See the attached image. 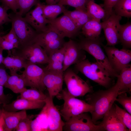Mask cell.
Here are the masks:
<instances>
[{
  "instance_id": "1",
  "label": "cell",
  "mask_w": 131,
  "mask_h": 131,
  "mask_svg": "<svg viewBox=\"0 0 131 131\" xmlns=\"http://www.w3.org/2000/svg\"><path fill=\"white\" fill-rule=\"evenodd\" d=\"M120 88L119 84L117 82L114 85L107 90L93 92L86 96L87 102L94 108L93 110L90 112L94 123L96 124L97 121L103 118L111 107L116 101Z\"/></svg>"
},
{
  "instance_id": "28",
  "label": "cell",
  "mask_w": 131,
  "mask_h": 131,
  "mask_svg": "<svg viewBox=\"0 0 131 131\" xmlns=\"http://www.w3.org/2000/svg\"><path fill=\"white\" fill-rule=\"evenodd\" d=\"M4 86L16 93H20L26 89L23 80L17 74L9 75Z\"/></svg>"
},
{
  "instance_id": "40",
  "label": "cell",
  "mask_w": 131,
  "mask_h": 131,
  "mask_svg": "<svg viewBox=\"0 0 131 131\" xmlns=\"http://www.w3.org/2000/svg\"><path fill=\"white\" fill-rule=\"evenodd\" d=\"M8 9L0 5V26L4 24L11 22L9 15L7 13Z\"/></svg>"
},
{
  "instance_id": "48",
  "label": "cell",
  "mask_w": 131,
  "mask_h": 131,
  "mask_svg": "<svg viewBox=\"0 0 131 131\" xmlns=\"http://www.w3.org/2000/svg\"><path fill=\"white\" fill-rule=\"evenodd\" d=\"M1 104H2V103L1 102H0V105ZM2 112V109H1V110L0 109V115L1 114V113Z\"/></svg>"
},
{
  "instance_id": "4",
  "label": "cell",
  "mask_w": 131,
  "mask_h": 131,
  "mask_svg": "<svg viewBox=\"0 0 131 131\" xmlns=\"http://www.w3.org/2000/svg\"><path fill=\"white\" fill-rule=\"evenodd\" d=\"M80 48L92 55L96 62L108 73L112 78L117 77L118 75L111 66L107 57L101 47L99 38L82 39L78 43Z\"/></svg>"
},
{
  "instance_id": "11",
  "label": "cell",
  "mask_w": 131,
  "mask_h": 131,
  "mask_svg": "<svg viewBox=\"0 0 131 131\" xmlns=\"http://www.w3.org/2000/svg\"><path fill=\"white\" fill-rule=\"evenodd\" d=\"M20 75L23 80L25 86L36 89L43 91L46 87L43 79L45 71L37 65L28 63Z\"/></svg>"
},
{
  "instance_id": "45",
  "label": "cell",
  "mask_w": 131,
  "mask_h": 131,
  "mask_svg": "<svg viewBox=\"0 0 131 131\" xmlns=\"http://www.w3.org/2000/svg\"><path fill=\"white\" fill-rule=\"evenodd\" d=\"M5 122L2 112L0 115V131H4Z\"/></svg>"
},
{
  "instance_id": "34",
  "label": "cell",
  "mask_w": 131,
  "mask_h": 131,
  "mask_svg": "<svg viewBox=\"0 0 131 131\" xmlns=\"http://www.w3.org/2000/svg\"><path fill=\"white\" fill-rule=\"evenodd\" d=\"M115 105L116 113L123 123L128 129L129 131H131V114L126 111L125 109H122L116 104H115Z\"/></svg>"
},
{
  "instance_id": "8",
  "label": "cell",
  "mask_w": 131,
  "mask_h": 131,
  "mask_svg": "<svg viewBox=\"0 0 131 131\" xmlns=\"http://www.w3.org/2000/svg\"><path fill=\"white\" fill-rule=\"evenodd\" d=\"M14 54L23 58L27 63L37 64H48L49 56L39 45L33 43L18 49L11 50Z\"/></svg>"
},
{
  "instance_id": "14",
  "label": "cell",
  "mask_w": 131,
  "mask_h": 131,
  "mask_svg": "<svg viewBox=\"0 0 131 131\" xmlns=\"http://www.w3.org/2000/svg\"><path fill=\"white\" fill-rule=\"evenodd\" d=\"M36 5L34 9L28 12L23 17L37 33H40L47 30L49 20L43 14L42 4L39 1Z\"/></svg>"
},
{
  "instance_id": "38",
  "label": "cell",
  "mask_w": 131,
  "mask_h": 131,
  "mask_svg": "<svg viewBox=\"0 0 131 131\" xmlns=\"http://www.w3.org/2000/svg\"><path fill=\"white\" fill-rule=\"evenodd\" d=\"M2 37L12 44L15 47L16 49L19 47V43L18 38L13 28L11 27L9 32L7 34L2 35Z\"/></svg>"
},
{
  "instance_id": "49",
  "label": "cell",
  "mask_w": 131,
  "mask_h": 131,
  "mask_svg": "<svg viewBox=\"0 0 131 131\" xmlns=\"http://www.w3.org/2000/svg\"><path fill=\"white\" fill-rule=\"evenodd\" d=\"M2 33L1 32L0 33V36L1 35H2Z\"/></svg>"
},
{
  "instance_id": "7",
  "label": "cell",
  "mask_w": 131,
  "mask_h": 131,
  "mask_svg": "<svg viewBox=\"0 0 131 131\" xmlns=\"http://www.w3.org/2000/svg\"><path fill=\"white\" fill-rule=\"evenodd\" d=\"M63 79L68 92L75 97L82 96L93 92V87L72 69L68 68L64 72Z\"/></svg>"
},
{
  "instance_id": "3",
  "label": "cell",
  "mask_w": 131,
  "mask_h": 131,
  "mask_svg": "<svg viewBox=\"0 0 131 131\" xmlns=\"http://www.w3.org/2000/svg\"><path fill=\"white\" fill-rule=\"evenodd\" d=\"M57 96L64 100V103L60 112L66 121L72 117L84 113L90 112L93 110L92 106L72 96L66 89L63 90Z\"/></svg>"
},
{
  "instance_id": "16",
  "label": "cell",
  "mask_w": 131,
  "mask_h": 131,
  "mask_svg": "<svg viewBox=\"0 0 131 131\" xmlns=\"http://www.w3.org/2000/svg\"><path fill=\"white\" fill-rule=\"evenodd\" d=\"M44 70L43 82L47 89L49 96L53 99L55 96H58L63 90V74Z\"/></svg>"
},
{
  "instance_id": "37",
  "label": "cell",
  "mask_w": 131,
  "mask_h": 131,
  "mask_svg": "<svg viewBox=\"0 0 131 131\" xmlns=\"http://www.w3.org/2000/svg\"><path fill=\"white\" fill-rule=\"evenodd\" d=\"M33 115L28 116L22 120L14 130L16 131H32L31 124Z\"/></svg>"
},
{
  "instance_id": "6",
  "label": "cell",
  "mask_w": 131,
  "mask_h": 131,
  "mask_svg": "<svg viewBox=\"0 0 131 131\" xmlns=\"http://www.w3.org/2000/svg\"><path fill=\"white\" fill-rule=\"evenodd\" d=\"M9 15L12 27L19 41L18 48L32 44L38 33L25 21L23 16L15 13Z\"/></svg>"
},
{
  "instance_id": "15",
  "label": "cell",
  "mask_w": 131,
  "mask_h": 131,
  "mask_svg": "<svg viewBox=\"0 0 131 131\" xmlns=\"http://www.w3.org/2000/svg\"><path fill=\"white\" fill-rule=\"evenodd\" d=\"M63 46L65 49L64 72L71 65L86 58L84 51L80 48L78 43L72 39L65 42Z\"/></svg>"
},
{
  "instance_id": "27",
  "label": "cell",
  "mask_w": 131,
  "mask_h": 131,
  "mask_svg": "<svg viewBox=\"0 0 131 131\" xmlns=\"http://www.w3.org/2000/svg\"><path fill=\"white\" fill-rule=\"evenodd\" d=\"M118 37L123 49H128L131 48V24L130 22L123 25L120 24L118 29Z\"/></svg>"
},
{
  "instance_id": "32",
  "label": "cell",
  "mask_w": 131,
  "mask_h": 131,
  "mask_svg": "<svg viewBox=\"0 0 131 131\" xmlns=\"http://www.w3.org/2000/svg\"><path fill=\"white\" fill-rule=\"evenodd\" d=\"M20 93V98L33 101L45 100L47 96L42 91L33 88L26 89Z\"/></svg>"
},
{
  "instance_id": "33",
  "label": "cell",
  "mask_w": 131,
  "mask_h": 131,
  "mask_svg": "<svg viewBox=\"0 0 131 131\" xmlns=\"http://www.w3.org/2000/svg\"><path fill=\"white\" fill-rule=\"evenodd\" d=\"M39 2L38 0H16L17 11L15 13L23 16Z\"/></svg>"
},
{
  "instance_id": "50",
  "label": "cell",
  "mask_w": 131,
  "mask_h": 131,
  "mask_svg": "<svg viewBox=\"0 0 131 131\" xmlns=\"http://www.w3.org/2000/svg\"><path fill=\"white\" fill-rule=\"evenodd\" d=\"M87 1V2L91 0H86Z\"/></svg>"
},
{
  "instance_id": "9",
  "label": "cell",
  "mask_w": 131,
  "mask_h": 131,
  "mask_svg": "<svg viewBox=\"0 0 131 131\" xmlns=\"http://www.w3.org/2000/svg\"><path fill=\"white\" fill-rule=\"evenodd\" d=\"M110 64L115 72L119 75L121 70L131 61V51L128 49H119L114 46H104Z\"/></svg>"
},
{
  "instance_id": "47",
  "label": "cell",
  "mask_w": 131,
  "mask_h": 131,
  "mask_svg": "<svg viewBox=\"0 0 131 131\" xmlns=\"http://www.w3.org/2000/svg\"><path fill=\"white\" fill-rule=\"evenodd\" d=\"M4 50L0 47V65L2 63L4 57L3 56V51Z\"/></svg>"
},
{
  "instance_id": "29",
  "label": "cell",
  "mask_w": 131,
  "mask_h": 131,
  "mask_svg": "<svg viewBox=\"0 0 131 131\" xmlns=\"http://www.w3.org/2000/svg\"><path fill=\"white\" fill-rule=\"evenodd\" d=\"M42 7L45 16L49 20L55 19L58 15L63 13L67 10L64 6L58 3L49 5L42 4Z\"/></svg>"
},
{
  "instance_id": "41",
  "label": "cell",
  "mask_w": 131,
  "mask_h": 131,
  "mask_svg": "<svg viewBox=\"0 0 131 131\" xmlns=\"http://www.w3.org/2000/svg\"><path fill=\"white\" fill-rule=\"evenodd\" d=\"M4 7L8 9L11 10L14 13L17 11L16 0H0Z\"/></svg>"
},
{
  "instance_id": "44",
  "label": "cell",
  "mask_w": 131,
  "mask_h": 131,
  "mask_svg": "<svg viewBox=\"0 0 131 131\" xmlns=\"http://www.w3.org/2000/svg\"><path fill=\"white\" fill-rule=\"evenodd\" d=\"M9 102L8 97L4 94L3 86L0 85V102L4 104H8Z\"/></svg>"
},
{
  "instance_id": "17",
  "label": "cell",
  "mask_w": 131,
  "mask_h": 131,
  "mask_svg": "<svg viewBox=\"0 0 131 131\" xmlns=\"http://www.w3.org/2000/svg\"><path fill=\"white\" fill-rule=\"evenodd\" d=\"M103 118V120L98 124L101 126L105 131H129L116 113L114 104L105 114Z\"/></svg>"
},
{
  "instance_id": "25",
  "label": "cell",
  "mask_w": 131,
  "mask_h": 131,
  "mask_svg": "<svg viewBox=\"0 0 131 131\" xmlns=\"http://www.w3.org/2000/svg\"><path fill=\"white\" fill-rule=\"evenodd\" d=\"M47 108V105L45 103L40 113L32 121V131H48Z\"/></svg>"
},
{
  "instance_id": "2",
  "label": "cell",
  "mask_w": 131,
  "mask_h": 131,
  "mask_svg": "<svg viewBox=\"0 0 131 131\" xmlns=\"http://www.w3.org/2000/svg\"><path fill=\"white\" fill-rule=\"evenodd\" d=\"M75 65L76 70L88 78L106 88L111 87L112 78L97 62H91L86 58Z\"/></svg>"
},
{
  "instance_id": "36",
  "label": "cell",
  "mask_w": 131,
  "mask_h": 131,
  "mask_svg": "<svg viewBox=\"0 0 131 131\" xmlns=\"http://www.w3.org/2000/svg\"><path fill=\"white\" fill-rule=\"evenodd\" d=\"M116 101L121 104L124 109L131 114V97H128L126 92L118 94Z\"/></svg>"
},
{
  "instance_id": "5",
  "label": "cell",
  "mask_w": 131,
  "mask_h": 131,
  "mask_svg": "<svg viewBox=\"0 0 131 131\" xmlns=\"http://www.w3.org/2000/svg\"><path fill=\"white\" fill-rule=\"evenodd\" d=\"M64 38L49 24L47 30L38 33L32 43H35L40 46L49 56L63 46L65 42Z\"/></svg>"
},
{
  "instance_id": "26",
  "label": "cell",
  "mask_w": 131,
  "mask_h": 131,
  "mask_svg": "<svg viewBox=\"0 0 131 131\" xmlns=\"http://www.w3.org/2000/svg\"><path fill=\"white\" fill-rule=\"evenodd\" d=\"M63 14L68 16L80 29L86 23L92 19L87 12L80 10L75 9L70 11L67 10Z\"/></svg>"
},
{
  "instance_id": "24",
  "label": "cell",
  "mask_w": 131,
  "mask_h": 131,
  "mask_svg": "<svg viewBox=\"0 0 131 131\" xmlns=\"http://www.w3.org/2000/svg\"><path fill=\"white\" fill-rule=\"evenodd\" d=\"M120 84L119 94L131 91V66L130 64L123 69L117 77Z\"/></svg>"
},
{
  "instance_id": "23",
  "label": "cell",
  "mask_w": 131,
  "mask_h": 131,
  "mask_svg": "<svg viewBox=\"0 0 131 131\" xmlns=\"http://www.w3.org/2000/svg\"><path fill=\"white\" fill-rule=\"evenodd\" d=\"M82 33L86 38H99L102 29L100 21L92 19L86 23L81 28Z\"/></svg>"
},
{
  "instance_id": "46",
  "label": "cell",
  "mask_w": 131,
  "mask_h": 131,
  "mask_svg": "<svg viewBox=\"0 0 131 131\" xmlns=\"http://www.w3.org/2000/svg\"><path fill=\"white\" fill-rule=\"evenodd\" d=\"M60 0H45L46 5H52L57 4Z\"/></svg>"
},
{
  "instance_id": "12",
  "label": "cell",
  "mask_w": 131,
  "mask_h": 131,
  "mask_svg": "<svg viewBox=\"0 0 131 131\" xmlns=\"http://www.w3.org/2000/svg\"><path fill=\"white\" fill-rule=\"evenodd\" d=\"M122 17L116 14L112 10L111 14L107 19L101 23L107 41L106 46H114L119 42L118 29Z\"/></svg>"
},
{
  "instance_id": "18",
  "label": "cell",
  "mask_w": 131,
  "mask_h": 131,
  "mask_svg": "<svg viewBox=\"0 0 131 131\" xmlns=\"http://www.w3.org/2000/svg\"><path fill=\"white\" fill-rule=\"evenodd\" d=\"M47 107L48 131H61L65 124L62 120L60 113L55 106L53 99L49 96L45 100Z\"/></svg>"
},
{
  "instance_id": "19",
  "label": "cell",
  "mask_w": 131,
  "mask_h": 131,
  "mask_svg": "<svg viewBox=\"0 0 131 131\" xmlns=\"http://www.w3.org/2000/svg\"><path fill=\"white\" fill-rule=\"evenodd\" d=\"M45 100L33 101L20 98L11 103L3 104L2 108L8 112L42 108L45 104Z\"/></svg>"
},
{
  "instance_id": "39",
  "label": "cell",
  "mask_w": 131,
  "mask_h": 131,
  "mask_svg": "<svg viewBox=\"0 0 131 131\" xmlns=\"http://www.w3.org/2000/svg\"><path fill=\"white\" fill-rule=\"evenodd\" d=\"M118 0H104L103 9L106 13L105 20L108 19L111 15L113 7Z\"/></svg>"
},
{
  "instance_id": "43",
  "label": "cell",
  "mask_w": 131,
  "mask_h": 131,
  "mask_svg": "<svg viewBox=\"0 0 131 131\" xmlns=\"http://www.w3.org/2000/svg\"><path fill=\"white\" fill-rule=\"evenodd\" d=\"M9 76L5 68L0 67V85L4 86Z\"/></svg>"
},
{
  "instance_id": "13",
  "label": "cell",
  "mask_w": 131,
  "mask_h": 131,
  "mask_svg": "<svg viewBox=\"0 0 131 131\" xmlns=\"http://www.w3.org/2000/svg\"><path fill=\"white\" fill-rule=\"evenodd\" d=\"M49 24L64 38H73L78 35L80 30L68 16L64 14L54 20H49Z\"/></svg>"
},
{
  "instance_id": "35",
  "label": "cell",
  "mask_w": 131,
  "mask_h": 131,
  "mask_svg": "<svg viewBox=\"0 0 131 131\" xmlns=\"http://www.w3.org/2000/svg\"><path fill=\"white\" fill-rule=\"evenodd\" d=\"M87 3L86 0H60L58 3L63 6H70L75 8L76 9L86 12Z\"/></svg>"
},
{
  "instance_id": "42",
  "label": "cell",
  "mask_w": 131,
  "mask_h": 131,
  "mask_svg": "<svg viewBox=\"0 0 131 131\" xmlns=\"http://www.w3.org/2000/svg\"><path fill=\"white\" fill-rule=\"evenodd\" d=\"M0 47L3 50L8 51L16 49L15 46L11 43L4 39L2 35L0 36Z\"/></svg>"
},
{
  "instance_id": "21",
  "label": "cell",
  "mask_w": 131,
  "mask_h": 131,
  "mask_svg": "<svg viewBox=\"0 0 131 131\" xmlns=\"http://www.w3.org/2000/svg\"><path fill=\"white\" fill-rule=\"evenodd\" d=\"M2 63L10 71V75L17 74L22 69L24 68L27 62L22 57L8 51V55L3 57Z\"/></svg>"
},
{
  "instance_id": "22",
  "label": "cell",
  "mask_w": 131,
  "mask_h": 131,
  "mask_svg": "<svg viewBox=\"0 0 131 131\" xmlns=\"http://www.w3.org/2000/svg\"><path fill=\"white\" fill-rule=\"evenodd\" d=\"M2 110L5 122V131L14 130L20 122L27 115L26 110L10 112L3 108Z\"/></svg>"
},
{
  "instance_id": "31",
  "label": "cell",
  "mask_w": 131,
  "mask_h": 131,
  "mask_svg": "<svg viewBox=\"0 0 131 131\" xmlns=\"http://www.w3.org/2000/svg\"><path fill=\"white\" fill-rule=\"evenodd\" d=\"M113 8L117 15L128 18L131 17V0H118Z\"/></svg>"
},
{
  "instance_id": "10",
  "label": "cell",
  "mask_w": 131,
  "mask_h": 131,
  "mask_svg": "<svg viewBox=\"0 0 131 131\" xmlns=\"http://www.w3.org/2000/svg\"><path fill=\"white\" fill-rule=\"evenodd\" d=\"M63 130L67 131H101L103 127L96 124L87 113H82L70 118L65 122Z\"/></svg>"
},
{
  "instance_id": "20",
  "label": "cell",
  "mask_w": 131,
  "mask_h": 131,
  "mask_svg": "<svg viewBox=\"0 0 131 131\" xmlns=\"http://www.w3.org/2000/svg\"><path fill=\"white\" fill-rule=\"evenodd\" d=\"M65 49L63 46L49 56V61L44 70L59 74H63V64L64 58Z\"/></svg>"
},
{
  "instance_id": "30",
  "label": "cell",
  "mask_w": 131,
  "mask_h": 131,
  "mask_svg": "<svg viewBox=\"0 0 131 131\" xmlns=\"http://www.w3.org/2000/svg\"><path fill=\"white\" fill-rule=\"evenodd\" d=\"M86 12L92 19L104 21L106 13L104 9L99 5L96 3L94 0L88 1L86 4Z\"/></svg>"
}]
</instances>
